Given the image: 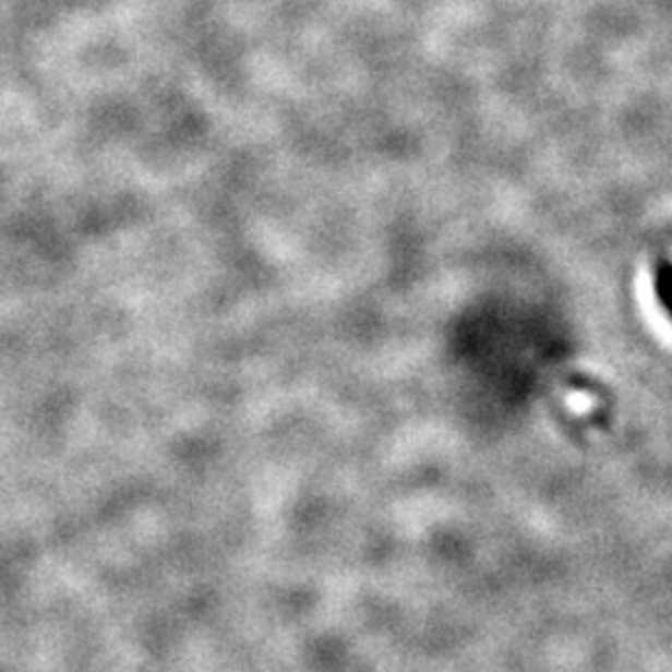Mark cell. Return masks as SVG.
<instances>
[{
  "label": "cell",
  "mask_w": 672,
  "mask_h": 672,
  "mask_svg": "<svg viewBox=\"0 0 672 672\" xmlns=\"http://www.w3.org/2000/svg\"><path fill=\"white\" fill-rule=\"evenodd\" d=\"M656 295L672 316V262H660L656 269Z\"/></svg>",
  "instance_id": "1"
}]
</instances>
